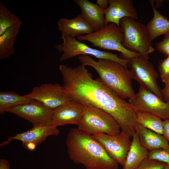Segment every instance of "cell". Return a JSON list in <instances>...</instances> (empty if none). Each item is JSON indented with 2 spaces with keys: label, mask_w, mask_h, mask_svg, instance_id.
I'll use <instances>...</instances> for the list:
<instances>
[{
  "label": "cell",
  "mask_w": 169,
  "mask_h": 169,
  "mask_svg": "<svg viewBox=\"0 0 169 169\" xmlns=\"http://www.w3.org/2000/svg\"><path fill=\"white\" fill-rule=\"evenodd\" d=\"M84 66L81 64L72 68L60 65L59 69L63 78V86L73 101L107 113L116 120L121 132L132 137L136 132V111L100 78L93 79Z\"/></svg>",
  "instance_id": "cell-1"
},
{
  "label": "cell",
  "mask_w": 169,
  "mask_h": 169,
  "mask_svg": "<svg viewBox=\"0 0 169 169\" xmlns=\"http://www.w3.org/2000/svg\"><path fill=\"white\" fill-rule=\"evenodd\" d=\"M66 144L69 157L75 164H82L88 169L118 168V163L93 135L78 127L69 132Z\"/></svg>",
  "instance_id": "cell-2"
},
{
  "label": "cell",
  "mask_w": 169,
  "mask_h": 169,
  "mask_svg": "<svg viewBox=\"0 0 169 169\" xmlns=\"http://www.w3.org/2000/svg\"><path fill=\"white\" fill-rule=\"evenodd\" d=\"M77 58L81 64L94 68L103 82L121 97L125 99L134 96L132 78L127 68L109 59L96 61L87 55H80Z\"/></svg>",
  "instance_id": "cell-3"
},
{
  "label": "cell",
  "mask_w": 169,
  "mask_h": 169,
  "mask_svg": "<svg viewBox=\"0 0 169 169\" xmlns=\"http://www.w3.org/2000/svg\"><path fill=\"white\" fill-rule=\"evenodd\" d=\"M123 34L120 27L110 23L100 29L87 35L77 37L79 41L90 42L93 46L105 49L117 51L120 52V57L125 59L141 56L124 48L122 44Z\"/></svg>",
  "instance_id": "cell-4"
},
{
  "label": "cell",
  "mask_w": 169,
  "mask_h": 169,
  "mask_svg": "<svg viewBox=\"0 0 169 169\" xmlns=\"http://www.w3.org/2000/svg\"><path fill=\"white\" fill-rule=\"evenodd\" d=\"M120 27L123 34V46L149 59V54L155 50L151 44L146 26L130 17L120 20Z\"/></svg>",
  "instance_id": "cell-5"
},
{
  "label": "cell",
  "mask_w": 169,
  "mask_h": 169,
  "mask_svg": "<svg viewBox=\"0 0 169 169\" xmlns=\"http://www.w3.org/2000/svg\"><path fill=\"white\" fill-rule=\"evenodd\" d=\"M61 34L63 43L55 46L59 52H62L59 58L60 61L72 59L78 55H90L98 59H107L115 61L127 68L128 59H121L118 55L110 52L92 48L76 39L74 37Z\"/></svg>",
  "instance_id": "cell-6"
},
{
  "label": "cell",
  "mask_w": 169,
  "mask_h": 169,
  "mask_svg": "<svg viewBox=\"0 0 169 169\" xmlns=\"http://www.w3.org/2000/svg\"><path fill=\"white\" fill-rule=\"evenodd\" d=\"M78 128L92 135L104 133L112 136L121 132L120 127L115 119L104 111L86 106L84 116Z\"/></svg>",
  "instance_id": "cell-7"
},
{
  "label": "cell",
  "mask_w": 169,
  "mask_h": 169,
  "mask_svg": "<svg viewBox=\"0 0 169 169\" xmlns=\"http://www.w3.org/2000/svg\"><path fill=\"white\" fill-rule=\"evenodd\" d=\"M127 66L132 79L164 100L162 89L157 83L158 73L148 59L142 56L133 58L128 59Z\"/></svg>",
  "instance_id": "cell-8"
},
{
  "label": "cell",
  "mask_w": 169,
  "mask_h": 169,
  "mask_svg": "<svg viewBox=\"0 0 169 169\" xmlns=\"http://www.w3.org/2000/svg\"><path fill=\"white\" fill-rule=\"evenodd\" d=\"M128 102L136 111L150 113L164 120L169 119V104L142 86Z\"/></svg>",
  "instance_id": "cell-9"
},
{
  "label": "cell",
  "mask_w": 169,
  "mask_h": 169,
  "mask_svg": "<svg viewBox=\"0 0 169 169\" xmlns=\"http://www.w3.org/2000/svg\"><path fill=\"white\" fill-rule=\"evenodd\" d=\"M27 95L52 110L73 101L69 93L58 84L47 83L35 87Z\"/></svg>",
  "instance_id": "cell-10"
},
{
  "label": "cell",
  "mask_w": 169,
  "mask_h": 169,
  "mask_svg": "<svg viewBox=\"0 0 169 169\" xmlns=\"http://www.w3.org/2000/svg\"><path fill=\"white\" fill-rule=\"evenodd\" d=\"M6 112L28 120L32 124L33 127L53 125V110L37 100H33L29 103L12 107Z\"/></svg>",
  "instance_id": "cell-11"
},
{
  "label": "cell",
  "mask_w": 169,
  "mask_h": 169,
  "mask_svg": "<svg viewBox=\"0 0 169 169\" xmlns=\"http://www.w3.org/2000/svg\"><path fill=\"white\" fill-rule=\"evenodd\" d=\"M93 136L102 145L108 155L123 166L131 146V137L121 131L115 136L100 133Z\"/></svg>",
  "instance_id": "cell-12"
},
{
  "label": "cell",
  "mask_w": 169,
  "mask_h": 169,
  "mask_svg": "<svg viewBox=\"0 0 169 169\" xmlns=\"http://www.w3.org/2000/svg\"><path fill=\"white\" fill-rule=\"evenodd\" d=\"M86 106L72 101L53 110L52 125L58 126L68 124L77 125L82 120Z\"/></svg>",
  "instance_id": "cell-13"
},
{
  "label": "cell",
  "mask_w": 169,
  "mask_h": 169,
  "mask_svg": "<svg viewBox=\"0 0 169 169\" xmlns=\"http://www.w3.org/2000/svg\"><path fill=\"white\" fill-rule=\"evenodd\" d=\"M109 6L104 10L105 26L113 23L120 27V19L130 17L137 19L138 13L131 0H109Z\"/></svg>",
  "instance_id": "cell-14"
},
{
  "label": "cell",
  "mask_w": 169,
  "mask_h": 169,
  "mask_svg": "<svg viewBox=\"0 0 169 169\" xmlns=\"http://www.w3.org/2000/svg\"><path fill=\"white\" fill-rule=\"evenodd\" d=\"M59 133L57 127L53 125L33 127L27 131L16 134L8 137L7 141L0 144L3 147L9 144L13 140L21 141L23 146L29 142L34 143L37 146L44 142L46 138L51 136H56Z\"/></svg>",
  "instance_id": "cell-15"
},
{
  "label": "cell",
  "mask_w": 169,
  "mask_h": 169,
  "mask_svg": "<svg viewBox=\"0 0 169 169\" xmlns=\"http://www.w3.org/2000/svg\"><path fill=\"white\" fill-rule=\"evenodd\" d=\"M57 24L58 29L61 33L74 37L90 34L95 32L92 27L81 14L71 19L61 18L58 21Z\"/></svg>",
  "instance_id": "cell-16"
},
{
  "label": "cell",
  "mask_w": 169,
  "mask_h": 169,
  "mask_svg": "<svg viewBox=\"0 0 169 169\" xmlns=\"http://www.w3.org/2000/svg\"><path fill=\"white\" fill-rule=\"evenodd\" d=\"M80 8L82 17L97 31L105 26L104 10L87 0H74Z\"/></svg>",
  "instance_id": "cell-17"
},
{
  "label": "cell",
  "mask_w": 169,
  "mask_h": 169,
  "mask_svg": "<svg viewBox=\"0 0 169 169\" xmlns=\"http://www.w3.org/2000/svg\"><path fill=\"white\" fill-rule=\"evenodd\" d=\"M136 129L140 143L148 151L166 148L169 145L163 135L146 128L137 122Z\"/></svg>",
  "instance_id": "cell-18"
},
{
  "label": "cell",
  "mask_w": 169,
  "mask_h": 169,
  "mask_svg": "<svg viewBox=\"0 0 169 169\" xmlns=\"http://www.w3.org/2000/svg\"><path fill=\"white\" fill-rule=\"evenodd\" d=\"M148 153V151L140 143L136 131L132 136L131 146L122 169H136L147 158Z\"/></svg>",
  "instance_id": "cell-19"
},
{
  "label": "cell",
  "mask_w": 169,
  "mask_h": 169,
  "mask_svg": "<svg viewBox=\"0 0 169 169\" xmlns=\"http://www.w3.org/2000/svg\"><path fill=\"white\" fill-rule=\"evenodd\" d=\"M149 1L152 8L153 17L146 27L151 42L160 35L169 33V20L155 8L154 0Z\"/></svg>",
  "instance_id": "cell-20"
},
{
  "label": "cell",
  "mask_w": 169,
  "mask_h": 169,
  "mask_svg": "<svg viewBox=\"0 0 169 169\" xmlns=\"http://www.w3.org/2000/svg\"><path fill=\"white\" fill-rule=\"evenodd\" d=\"M22 22L20 20L0 35V59L9 57L15 53L13 44Z\"/></svg>",
  "instance_id": "cell-21"
},
{
  "label": "cell",
  "mask_w": 169,
  "mask_h": 169,
  "mask_svg": "<svg viewBox=\"0 0 169 169\" xmlns=\"http://www.w3.org/2000/svg\"><path fill=\"white\" fill-rule=\"evenodd\" d=\"M27 95H21L13 91L0 92V114H3L9 108L32 101Z\"/></svg>",
  "instance_id": "cell-22"
},
{
  "label": "cell",
  "mask_w": 169,
  "mask_h": 169,
  "mask_svg": "<svg viewBox=\"0 0 169 169\" xmlns=\"http://www.w3.org/2000/svg\"><path fill=\"white\" fill-rule=\"evenodd\" d=\"M137 122L144 127L162 135L163 120L152 113L136 111Z\"/></svg>",
  "instance_id": "cell-23"
},
{
  "label": "cell",
  "mask_w": 169,
  "mask_h": 169,
  "mask_svg": "<svg viewBox=\"0 0 169 169\" xmlns=\"http://www.w3.org/2000/svg\"><path fill=\"white\" fill-rule=\"evenodd\" d=\"M20 20L17 16L12 13L0 2V35Z\"/></svg>",
  "instance_id": "cell-24"
},
{
  "label": "cell",
  "mask_w": 169,
  "mask_h": 169,
  "mask_svg": "<svg viewBox=\"0 0 169 169\" xmlns=\"http://www.w3.org/2000/svg\"><path fill=\"white\" fill-rule=\"evenodd\" d=\"M147 158L156 160L169 164V145L166 148L148 151Z\"/></svg>",
  "instance_id": "cell-25"
},
{
  "label": "cell",
  "mask_w": 169,
  "mask_h": 169,
  "mask_svg": "<svg viewBox=\"0 0 169 169\" xmlns=\"http://www.w3.org/2000/svg\"><path fill=\"white\" fill-rule=\"evenodd\" d=\"M158 70L162 82L167 86L169 84V56L159 61Z\"/></svg>",
  "instance_id": "cell-26"
},
{
  "label": "cell",
  "mask_w": 169,
  "mask_h": 169,
  "mask_svg": "<svg viewBox=\"0 0 169 169\" xmlns=\"http://www.w3.org/2000/svg\"><path fill=\"white\" fill-rule=\"evenodd\" d=\"M167 164L158 160L146 158L136 169H164Z\"/></svg>",
  "instance_id": "cell-27"
},
{
  "label": "cell",
  "mask_w": 169,
  "mask_h": 169,
  "mask_svg": "<svg viewBox=\"0 0 169 169\" xmlns=\"http://www.w3.org/2000/svg\"><path fill=\"white\" fill-rule=\"evenodd\" d=\"M156 49L165 56H169V33L164 35L162 41L156 44Z\"/></svg>",
  "instance_id": "cell-28"
},
{
  "label": "cell",
  "mask_w": 169,
  "mask_h": 169,
  "mask_svg": "<svg viewBox=\"0 0 169 169\" xmlns=\"http://www.w3.org/2000/svg\"><path fill=\"white\" fill-rule=\"evenodd\" d=\"M163 136L169 142V119L163 120Z\"/></svg>",
  "instance_id": "cell-29"
},
{
  "label": "cell",
  "mask_w": 169,
  "mask_h": 169,
  "mask_svg": "<svg viewBox=\"0 0 169 169\" xmlns=\"http://www.w3.org/2000/svg\"><path fill=\"white\" fill-rule=\"evenodd\" d=\"M162 92L164 101L169 104V84L165 86L162 89Z\"/></svg>",
  "instance_id": "cell-30"
},
{
  "label": "cell",
  "mask_w": 169,
  "mask_h": 169,
  "mask_svg": "<svg viewBox=\"0 0 169 169\" xmlns=\"http://www.w3.org/2000/svg\"><path fill=\"white\" fill-rule=\"evenodd\" d=\"M99 7L103 10H105L108 8V0H97L96 3Z\"/></svg>",
  "instance_id": "cell-31"
},
{
  "label": "cell",
  "mask_w": 169,
  "mask_h": 169,
  "mask_svg": "<svg viewBox=\"0 0 169 169\" xmlns=\"http://www.w3.org/2000/svg\"><path fill=\"white\" fill-rule=\"evenodd\" d=\"M10 163L9 161L4 159L0 160V169H10Z\"/></svg>",
  "instance_id": "cell-32"
},
{
  "label": "cell",
  "mask_w": 169,
  "mask_h": 169,
  "mask_svg": "<svg viewBox=\"0 0 169 169\" xmlns=\"http://www.w3.org/2000/svg\"><path fill=\"white\" fill-rule=\"evenodd\" d=\"M37 145L34 143L29 142L27 143L24 146L30 151L34 150L36 148Z\"/></svg>",
  "instance_id": "cell-33"
},
{
  "label": "cell",
  "mask_w": 169,
  "mask_h": 169,
  "mask_svg": "<svg viewBox=\"0 0 169 169\" xmlns=\"http://www.w3.org/2000/svg\"><path fill=\"white\" fill-rule=\"evenodd\" d=\"M154 1L156 2V4L155 5H154L156 9L161 6L163 2V0H154Z\"/></svg>",
  "instance_id": "cell-34"
},
{
  "label": "cell",
  "mask_w": 169,
  "mask_h": 169,
  "mask_svg": "<svg viewBox=\"0 0 169 169\" xmlns=\"http://www.w3.org/2000/svg\"><path fill=\"white\" fill-rule=\"evenodd\" d=\"M164 169H169V164H167L166 167Z\"/></svg>",
  "instance_id": "cell-35"
},
{
  "label": "cell",
  "mask_w": 169,
  "mask_h": 169,
  "mask_svg": "<svg viewBox=\"0 0 169 169\" xmlns=\"http://www.w3.org/2000/svg\"></svg>",
  "instance_id": "cell-36"
}]
</instances>
